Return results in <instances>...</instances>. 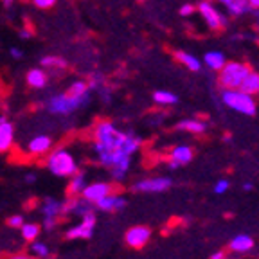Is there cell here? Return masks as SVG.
I'll list each match as a JSON object with an SVG mask.
<instances>
[{
  "mask_svg": "<svg viewBox=\"0 0 259 259\" xmlns=\"http://www.w3.org/2000/svg\"><path fill=\"white\" fill-rule=\"evenodd\" d=\"M142 148V139L134 132L121 130L112 121H99L92 130V150L97 162L110 171L115 182L128 177L134 155Z\"/></svg>",
  "mask_w": 259,
  "mask_h": 259,
  "instance_id": "cell-1",
  "label": "cell"
},
{
  "mask_svg": "<svg viewBox=\"0 0 259 259\" xmlns=\"http://www.w3.org/2000/svg\"><path fill=\"white\" fill-rule=\"evenodd\" d=\"M45 167L56 178H70L79 171V162L67 148H53L45 158Z\"/></svg>",
  "mask_w": 259,
  "mask_h": 259,
  "instance_id": "cell-2",
  "label": "cell"
},
{
  "mask_svg": "<svg viewBox=\"0 0 259 259\" xmlns=\"http://www.w3.org/2000/svg\"><path fill=\"white\" fill-rule=\"evenodd\" d=\"M220 99H222L223 106H227V108L236 113L247 115V117L255 115V112H257L255 97L247 92H243L241 89H222Z\"/></svg>",
  "mask_w": 259,
  "mask_h": 259,
  "instance_id": "cell-3",
  "label": "cell"
},
{
  "mask_svg": "<svg viewBox=\"0 0 259 259\" xmlns=\"http://www.w3.org/2000/svg\"><path fill=\"white\" fill-rule=\"evenodd\" d=\"M90 103V94L89 96H70L69 92L63 94H54L47 99L45 106L53 115H70V113L77 112L83 106Z\"/></svg>",
  "mask_w": 259,
  "mask_h": 259,
  "instance_id": "cell-4",
  "label": "cell"
},
{
  "mask_svg": "<svg viewBox=\"0 0 259 259\" xmlns=\"http://www.w3.org/2000/svg\"><path fill=\"white\" fill-rule=\"evenodd\" d=\"M250 65L243 63V61L232 60L223 65L218 70V85L220 89H239L243 83V79L247 77V74L250 72Z\"/></svg>",
  "mask_w": 259,
  "mask_h": 259,
  "instance_id": "cell-5",
  "label": "cell"
},
{
  "mask_svg": "<svg viewBox=\"0 0 259 259\" xmlns=\"http://www.w3.org/2000/svg\"><path fill=\"white\" fill-rule=\"evenodd\" d=\"M196 13L200 15V18L203 20V24L210 29V31H223L229 25V16L222 11L220 8H216L210 0H200L196 4Z\"/></svg>",
  "mask_w": 259,
  "mask_h": 259,
  "instance_id": "cell-6",
  "label": "cell"
},
{
  "mask_svg": "<svg viewBox=\"0 0 259 259\" xmlns=\"http://www.w3.org/2000/svg\"><path fill=\"white\" fill-rule=\"evenodd\" d=\"M173 187V180L169 177H148L141 178L137 182H134L132 189L135 193H146V194H160L166 193Z\"/></svg>",
  "mask_w": 259,
  "mask_h": 259,
  "instance_id": "cell-7",
  "label": "cell"
},
{
  "mask_svg": "<svg viewBox=\"0 0 259 259\" xmlns=\"http://www.w3.org/2000/svg\"><path fill=\"white\" fill-rule=\"evenodd\" d=\"M81 222L76 225H70L67 231H65V238L67 239H90L94 234V229H96V214L89 212L83 218H79Z\"/></svg>",
  "mask_w": 259,
  "mask_h": 259,
  "instance_id": "cell-8",
  "label": "cell"
},
{
  "mask_svg": "<svg viewBox=\"0 0 259 259\" xmlns=\"http://www.w3.org/2000/svg\"><path fill=\"white\" fill-rule=\"evenodd\" d=\"M63 203L56 198H45L41 205V214H44V227L47 231H53L60 222V216H63Z\"/></svg>",
  "mask_w": 259,
  "mask_h": 259,
  "instance_id": "cell-9",
  "label": "cell"
},
{
  "mask_svg": "<svg viewBox=\"0 0 259 259\" xmlns=\"http://www.w3.org/2000/svg\"><path fill=\"white\" fill-rule=\"evenodd\" d=\"M151 239V229L146 225H134L130 227L124 234V241L130 248L134 250H141L144 248Z\"/></svg>",
  "mask_w": 259,
  "mask_h": 259,
  "instance_id": "cell-10",
  "label": "cell"
},
{
  "mask_svg": "<svg viewBox=\"0 0 259 259\" xmlns=\"http://www.w3.org/2000/svg\"><path fill=\"white\" fill-rule=\"evenodd\" d=\"M112 191H113V186L110 182H106V180H96V182L87 184L83 193H81V196L94 205V203H97L101 198H105L106 194H110Z\"/></svg>",
  "mask_w": 259,
  "mask_h": 259,
  "instance_id": "cell-11",
  "label": "cell"
},
{
  "mask_svg": "<svg viewBox=\"0 0 259 259\" xmlns=\"http://www.w3.org/2000/svg\"><path fill=\"white\" fill-rule=\"evenodd\" d=\"M194 157L193 146L189 144H178L175 148H171L169 153H167V162H169L171 169H177V167L187 166Z\"/></svg>",
  "mask_w": 259,
  "mask_h": 259,
  "instance_id": "cell-12",
  "label": "cell"
},
{
  "mask_svg": "<svg viewBox=\"0 0 259 259\" xmlns=\"http://www.w3.org/2000/svg\"><path fill=\"white\" fill-rule=\"evenodd\" d=\"M126 205H128L126 196L117 193V191H112L110 194H106L105 198H101L97 203H94V207L97 210H103V212H119V210H124Z\"/></svg>",
  "mask_w": 259,
  "mask_h": 259,
  "instance_id": "cell-13",
  "label": "cell"
},
{
  "mask_svg": "<svg viewBox=\"0 0 259 259\" xmlns=\"http://www.w3.org/2000/svg\"><path fill=\"white\" fill-rule=\"evenodd\" d=\"M89 212H94V205L87 202L83 196H69V200L63 203V214L65 216H76L83 218Z\"/></svg>",
  "mask_w": 259,
  "mask_h": 259,
  "instance_id": "cell-14",
  "label": "cell"
},
{
  "mask_svg": "<svg viewBox=\"0 0 259 259\" xmlns=\"http://www.w3.org/2000/svg\"><path fill=\"white\" fill-rule=\"evenodd\" d=\"M53 150V139L49 135H34L31 141L25 146V151H27L31 157H45L49 151Z\"/></svg>",
  "mask_w": 259,
  "mask_h": 259,
  "instance_id": "cell-15",
  "label": "cell"
},
{
  "mask_svg": "<svg viewBox=\"0 0 259 259\" xmlns=\"http://www.w3.org/2000/svg\"><path fill=\"white\" fill-rule=\"evenodd\" d=\"M15 146V124L8 117H0V153H8Z\"/></svg>",
  "mask_w": 259,
  "mask_h": 259,
  "instance_id": "cell-16",
  "label": "cell"
},
{
  "mask_svg": "<svg viewBox=\"0 0 259 259\" xmlns=\"http://www.w3.org/2000/svg\"><path fill=\"white\" fill-rule=\"evenodd\" d=\"M218 4L225 9L227 15L234 16V18H241L252 11L247 0H218Z\"/></svg>",
  "mask_w": 259,
  "mask_h": 259,
  "instance_id": "cell-17",
  "label": "cell"
},
{
  "mask_svg": "<svg viewBox=\"0 0 259 259\" xmlns=\"http://www.w3.org/2000/svg\"><path fill=\"white\" fill-rule=\"evenodd\" d=\"M229 248H231V252L236 255L248 254V252H252V248H254V239L248 234H238L231 239Z\"/></svg>",
  "mask_w": 259,
  "mask_h": 259,
  "instance_id": "cell-18",
  "label": "cell"
},
{
  "mask_svg": "<svg viewBox=\"0 0 259 259\" xmlns=\"http://www.w3.org/2000/svg\"><path fill=\"white\" fill-rule=\"evenodd\" d=\"M175 128L178 132H186V134H193V135H203L207 132V122L200 121V119H182L178 121Z\"/></svg>",
  "mask_w": 259,
  "mask_h": 259,
  "instance_id": "cell-19",
  "label": "cell"
},
{
  "mask_svg": "<svg viewBox=\"0 0 259 259\" xmlns=\"http://www.w3.org/2000/svg\"><path fill=\"white\" fill-rule=\"evenodd\" d=\"M175 60L180 65H184L189 72H200L202 70V60L194 54L186 53V51H175Z\"/></svg>",
  "mask_w": 259,
  "mask_h": 259,
  "instance_id": "cell-20",
  "label": "cell"
},
{
  "mask_svg": "<svg viewBox=\"0 0 259 259\" xmlns=\"http://www.w3.org/2000/svg\"><path fill=\"white\" fill-rule=\"evenodd\" d=\"M67 180H69V184H67V194H69V196H81L85 186L89 184L87 175L81 169L77 171L76 175H72L70 178H67Z\"/></svg>",
  "mask_w": 259,
  "mask_h": 259,
  "instance_id": "cell-21",
  "label": "cell"
},
{
  "mask_svg": "<svg viewBox=\"0 0 259 259\" xmlns=\"http://www.w3.org/2000/svg\"><path fill=\"white\" fill-rule=\"evenodd\" d=\"M202 63L205 65L209 70H212V72H218L223 65L227 63V56L222 51H207V53L203 54Z\"/></svg>",
  "mask_w": 259,
  "mask_h": 259,
  "instance_id": "cell-22",
  "label": "cell"
},
{
  "mask_svg": "<svg viewBox=\"0 0 259 259\" xmlns=\"http://www.w3.org/2000/svg\"><path fill=\"white\" fill-rule=\"evenodd\" d=\"M25 81H27V85L31 87V89H44L45 85H47V81H49V74L45 72L44 69H31L27 70V76H25Z\"/></svg>",
  "mask_w": 259,
  "mask_h": 259,
  "instance_id": "cell-23",
  "label": "cell"
},
{
  "mask_svg": "<svg viewBox=\"0 0 259 259\" xmlns=\"http://www.w3.org/2000/svg\"><path fill=\"white\" fill-rule=\"evenodd\" d=\"M18 231H20V236H22V239H24V241L31 243V241H34V239L40 238L41 227L38 225V223H34V222H24Z\"/></svg>",
  "mask_w": 259,
  "mask_h": 259,
  "instance_id": "cell-24",
  "label": "cell"
},
{
  "mask_svg": "<svg viewBox=\"0 0 259 259\" xmlns=\"http://www.w3.org/2000/svg\"><path fill=\"white\" fill-rule=\"evenodd\" d=\"M239 89L243 90V92L250 94V96H259V72H255V70H250V72L247 74V77L243 79L241 87Z\"/></svg>",
  "mask_w": 259,
  "mask_h": 259,
  "instance_id": "cell-25",
  "label": "cell"
},
{
  "mask_svg": "<svg viewBox=\"0 0 259 259\" xmlns=\"http://www.w3.org/2000/svg\"><path fill=\"white\" fill-rule=\"evenodd\" d=\"M29 255L32 259H49L51 257V248L47 243H41L38 239L29 243Z\"/></svg>",
  "mask_w": 259,
  "mask_h": 259,
  "instance_id": "cell-26",
  "label": "cell"
},
{
  "mask_svg": "<svg viewBox=\"0 0 259 259\" xmlns=\"http://www.w3.org/2000/svg\"><path fill=\"white\" fill-rule=\"evenodd\" d=\"M153 101H155V105H158V106H173V105H177L178 96L169 92V90H157V92L153 94Z\"/></svg>",
  "mask_w": 259,
  "mask_h": 259,
  "instance_id": "cell-27",
  "label": "cell"
},
{
  "mask_svg": "<svg viewBox=\"0 0 259 259\" xmlns=\"http://www.w3.org/2000/svg\"><path fill=\"white\" fill-rule=\"evenodd\" d=\"M67 92L70 94V96H89L92 90L89 89V83H87L85 79H76V81H72L69 85V89H67Z\"/></svg>",
  "mask_w": 259,
  "mask_h": 259,
  "instance_id": "cell-28",
  "label": "cell"
},
{
  "mask_svg": "<svg viewBox=\"0 0 259 259\" xmlns=\"http://www.w3.org/2000/svg\"><path fill=\"white\" fill-rule=\"evenodd\" d=\"M41 65L45 69H53V70H60L67 67V61L60 56H44L41 58Z\"/></svg>",
  "mask_w": 259,
  "mask_h": 259,
  "instance_id": "cell-29",
  "label": "cell"
},
{
  "mask_svg": "<svg viewBox=\"0 0 259 259\" xmlns=\"http://www.w3.org/2000/svg\"><path fill=\"white\" fill-rule=\"evenodd\" d=\"M87 83H89L90 90H96V92H97V90L105 85V79H103V76H99V74H94V76L89 77V81H87Z\"/></svg>",
  "mask_w": 259,
  "mask_h": 259,
  "instance_id": "cell-30",
  "label": "cell"
},
{
  "mask_svg": "<svg viewBox=\"0 0 259 259\" xmlns=\"http://www.w3.org/2000/svg\"><path fill=\"white\" fill-rule=\"evenodd\" d=\"M229 189H231V180H227V178H220L218 182L214 184L216 194H225Z\"/></svg>",
  "mask_w": 259,
  "mask_h": 259,
  "instance_id": "cell-31",
  "label": "cell"
},
{
  "mask_svg": "<svg viewBox=\"0 0 259 259\" xmlns=\"http://www.w3.org/2000/svg\"><path fill=\"white\" fill-rule=\"evenodd\" d=\"M24 222H25V220H24V216H22V214H13V216H9V218L6 220L8 227H11V229H20Z\"/></svg>",
  "mask_w": 259,
  "mask_h": 259,
  "instance_id": "cell-32",
  "label": "cell"
},
{
  "mask_svg": "<svg viewBox=\"0 0 259 259\" xmlns=\"http://www.w3.org/2000/svg\"><path fill=\"white\" fill-rule=\"evenodd\" d=\"M178 13H180V16H184V18H189L191 15L196 13V6L194 4H182L180 6V9H178Z\"/></svg>",
  "mask_w": 259,
  "mask_h": 259,
  "instance_id": "cell-33",
  "label": "cell"
},
{
  "mask_svg": "<svg viewBox=\"0 0 259 259\" xmlns=\"http://www.w3.org/2000/svg\"><path fill=\"white\" fill-rule=\"evenodd\" d=\"M58 0H31V4L38 9H51Z\"/></svg>",
  "mask_w": 259,
  "mask_h": 259,
  "instance_id": "cell-34",
  "label": "cell"
},
{
  "mask_svg": "<svg viewBox=\"0 0 259 259\" xmlns=\"http://www.w3.org/2000/svg\"><path fill=\"white\" fill-rule=\"evenodd\" d=\"M31 36H32V29L31 27L20 29V38H22V40H29Z\"/></svg>",
  "mask_w": 259,
  "mask_h": 259,
  "instance_id": "cell-35",
  "label": "cell"
},
{
  "mask_svg": "<svg viewBox=\"0 0 259 259\" xmlns=\"http://www.w3.org/2000/svg\"><path fill=\"white\" fill-rule=\"evenodd\" d=\"M209 259H227V254L223 250H218V252H214V254H210Z\"/></svg>",
  "mask_w": 259,
  "mask_h": 259,
  "instance_id": "cell-36",
  "label": "cell"
},
{
  "mask_svg": "<svg viewBox=\"0 0 259 259\" xmlns=\"http://www.w3.org/2000/svg\"><path fill=\"white\" fill-rule=\"evenodd\" d=\"M9 54H11V58H22V51L20 49H16V47H11Z\"/></svg>",
  "mask_w": 259,
  "mask_h": 259,
  "instance_id": "cell-37",
  "label": "cell"
},
{
  "mask_svg": "<svg viewBox=\"0 0 259 259\" xmlns=\"http://www.w3.org/2000/svg\"><path fill=\"white\" fill-rule=\"evenodd\" d=\"M252 11H259V0H247Z\"/></svg>",
  "mask_w": 259,
  "mask_h": 259,
  "instance_id": "cell-38",
  "label": "cell"
},
{
  "mask_svg": "<svg viewBox=\"0 0 259 259\" xmlns=\"http://www.w3.org/2000/svg\"><path fill=\"white\" fill-rule=\"evenodd\" d=\"M4 259H32V257H29V255H25V254H15V255H8V257H4Z\"/></svg>",
  "mask_w": 259,
  "mask_h": 259,
  "instance_id": "cell-39",
  "label": "cell"
},
{
  "mask_svg": "<svg viewBox=\"0 0 259 259\" xmlns=\"http://www.w3.org/2000/svg\"><path fill=\"white\" fill-rule=\"evenodd\" d=\"M243 189H245V191H252V189H254V184H252V182H245V184H243Z\"/></svg>",
  "mask_w": 259,
  "mask_h": 259,
  "instance_id": "cell-40",
  "label": "cell"
},
{
  "mask_svg": "<svg viewBox=\"0 0 259 259\" xmlns=\"http://www.w3.org/2000/svg\"><path fill=\"white\" fill-rule=\"evenodd\" d=\"M15 2H16V0H2V4H4L6 8H11V6L15 4Z\"/></svg>",
  "mask_w": 259,
  "mask_h": 259,
  "instance_id": "cell-41",
  "label": "cell"
},
{
  "mask_svg": "<svg viewBox=\"0 0 259 259\" xmlns=\"http://www.w3.org/2000/svg\"><path fill=\"white\" fill-rule=\"evenodd\" d=\"M229 259H239V257H229Z\"/></svg>",
  "mask_w": 259,
  "mask_h": 259,
  "instance_id": "cell-42",
  "label": "cell"
}]
</instances>
